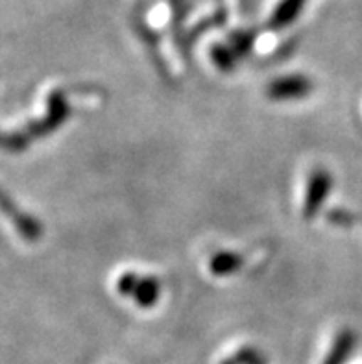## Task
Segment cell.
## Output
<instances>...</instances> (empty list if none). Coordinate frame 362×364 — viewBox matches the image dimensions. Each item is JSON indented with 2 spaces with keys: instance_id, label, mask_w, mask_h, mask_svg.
Instances as JSON below:
<instances>
[{
  "instance_id": "obj_10",
  "label": "cell",
  "mask_w": 362,
  "mask_h": 364,
  "mask_svg": "<svg viewBox=\"0 0 362 364\" xmlns=\"http://www.w3.org/2000/svg\"><path fill=\"white\" fill-rule=\"evenodd\" d=\"M139 279H141V277H139L137 274L124 272L122 276L119 277V282H117V291L122 296H133V292H135V289H137L139 285Z\"/></svg>"
},
{
  "instance_id": "obj_2",
  "label": "cell",
  "mask_w": 362,
  "mask_h": 364,
  "mask_svg": "<svg viewBox=\"0 0 362 364\" xmlns=\"http://www.w3.org/2000/svg\"><path fill=\"white\" fill-rule=\"evenodd\" d=\"M67 117H69V106H67L65 92L54 91L48 97V113H46L45 120L39 122V124H33L32 132H26V137L32 139L33 135L50 134L52 129L63 124Z\"/></svg>"
},
{
  "instance_id": "obj_5",
  "label": "cell",
  "mask_w": 362,
  "mask_h": 364,
  "mask_svg": "<svg viewBox=\"0 0 362 364\" xmlns=\"http://www.w3.org/2000/svg\"><path fill=\"white\" fill-rule=\"evenodd\" d=\"M4 209L6 213L11 215L14 218V224L17 226L18 233L23 235V239L26 240H37L41 237V224L36 220L30 215H24V213H18L17 209L11 208V203L8 202V198H4Z\"/></svg>"
},
{
  "instance_id": "obj_1",
  "label": "cell",
  "mask_w": 362,
  "mask_h": 364,
  "mask_svg": "<svg viewBox=\"0 0 362 364\" xmlns=\"http://www.w3.org/2000/svg\"><path fill=\"white\" fill-rule=\"evenodd\" d=\"M331 185H333V180H331L329 172L324 171V168H316L312 172L311 180H309L307 196H305V205H303V218L305 220L316 217L321 203L326 202L327 194H329Z\"/></svg>"
},
{
  "instance_id": "obj_9",
  "label": "cell",
  "mask_w": 362,
  "mask_h": 364,
  "mask_svg": "<svg viewBox=\"0 0 362 364\" xmlns=\"http://www.w3.org/2000/svg\"><path fill=\"white\" fill-rule=\"evenodd\" d=\"M211 55H213V61L216 63V67L222 70H231L235 65V52L233 48L230 46H224V45H216L211 48Z\"/></svg>"
},
{
  "instance_id": "obj_4",
  "label": "cell",
  "mask_w": 362,
  "mask_h": 364,
  "mask_svg": "<svg viewBox=\"0 0 362 364\" xmlns=\"http://www.w3.org/2000/svg\"><path fill=\"white\" fill-rule=\"evenodd\" d=\"M307 0H281L277 8L274 9L270 18V26L274 30H281V28L289 26L292 21L298 18V15L302 14L303 6H305Z\"/></svg>"
},
{
  "instance_id": "obj_11",
  "label": "cell",
  "mask_w": 362,
  "mask_h": 364,
  "mask_svg": "<svg viewBox=\"0 0 362 364\" xmlns=\"http://www.w3.org/2000/svg\"><path fill=\"white\" fill-rule=\"evenodd\" d=\"M231 43H233V52L237 55H244L253 45V36L250 32H239L231 37Z\"/></svg>"
},
{
  "instance_id": "obj_7",
  "label": "cell",
  "mask_w": 362,
  "mask_h": 364,
  "mask_svg": "<svg viewBox=\"0 0 362 364\" xmlns=\"http://www.w3.org/2000/svg\"><path fill=\"white\" fill-rule=\"evenodd\" d=\"M159 298V282L156 277H141L139 285L133 292V300L137 301L141 307H151Z\"/></svg>"
},
{
  "instance_id": "obj_3",
  "label": "cell",
  "mask_w": 362,
  "mask_h": 364,
  "mask_svg": "<svg viewBox=\"0 0 362 364\" xmlns=\"http://www.w3.org/2000/svg\"><path fill=\"white\" fill-rule=\"evenodd\" d=\"M312 91V83L305 76H284L277 78L268 85V97L272 100H294V98L307 97Z\"/></svg>"
},
{
  "instance_id": "obj_8",
  "label": "cell",
  "mask_w": 362,
  "mask_h": 364,
  "mask_svg": "<svg viewBox=\"0 0 362 364\" xmlns=\"http://www.w3.org/2000/svg\"><path fill=\"white\" fill-rule=\"evenodd\" d=\"M243 264V257L239 254H233V252H220L211 259V272L215 276H230V274L237 272Z\"/></svg>"
},
{
  "instance_id": "obj_6",
  "label": "cell",
  "mask_w": 362,
  "mask_h": 364,
  "mask_svg": "<svg viewBox=\"0 0 362 364\" xmlns=\"http://www.w3.org/2000/svg\"><path fill=\"white\" fill-rule=\"evenodd\" d=\"M355 346V335L348 329H344L342 333H339L335 344L331 348L329 355L324 360V364H344V360L348 359L349 351Z\"/></svg>"
}]
</instances>
